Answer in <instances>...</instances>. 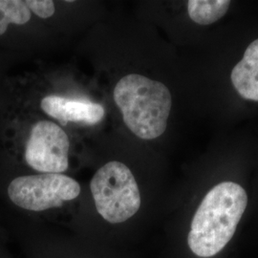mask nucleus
I'll use <instances>...</instances> for the list:
<instances>
[{"label": "nucleus", "mask_w": 258, "mask_h": 258, "mask_svg": "<svg viewBox=\"0 0 258 258\" xmlns=\"http://www.w3.org/2000/svg\"><path fill=\"white\" fill-rule=\"evenodd\" d=\"M231 83L242 98L258 102V39L249 44L232 69Z\"/></svg>", "instance_id": "nucleus-7"}, {"label": "nucleus", "mask_w": 258, "mask_h": 258, "mask_svg": "<svg viewBox=\"0 0 258 258\" xmlns=\"http://www.w3.org/2000/svg\"><path fill=\"white\" fill-rule=\"evenodd\" d=\"M40 107L47 115L63 124L69 121L96 124L103 119L105 114L103 106L99 103L55 95L43 98Z\"/></svg>", "instance_id": "nucleus-6"}, {"label": "nucleus", "mask_w": 258, "mask_h": 258, "mask_svg": "<svg viewBox=\"0 0 258 258\" xmlns=\"http://www.w3.org/2000/svg\"><path fill=\"white\" fill-rule=\"evenodd\" d=\"M113 97L125 125L137 137L154 140L164 134L172 105L164 83L140 74L126 75L116 84Z\"/></svg>", "instance_id": "nucleus-2"}, {"label": "nucleus", "mask_w": 258, "mask_h": 258, "mask_svg": "<svg viewBox=\"0 0 258 258\" xmlns=\"http://www.w3.org/2000/svg\"><path fill=\"white\" fill-rule=\"evenodd\" d=\"M32 12L26 0H0V36L10 25H24L30 21Z\"/></svg>", "instance_id": "nucleus-9"}, {"label": "nucleus", "mask_w": 258, "mask_h": 258, "mask_svg": "<svg viewBox=\"0 0 258 258\" xmlns=\"http://www.w3.org/2000/svg\"><path fill=\"white\" fill-rule=\"evenodd\" d=\"M248 205L246 190L234 182L215 185L194 214L187 243L194 254L212 257L224 249L236 231Z\"/></svg>", "instance_id": "nucleus-1"}, {"label": "nucleus", "mask_w": 258, "mask_h": 258, "mask_svg": "<svg viewBox=\"0 0 258 258\" xmlns=\"http://www.w3.org/2000/svg\"><path fill=\"white\" fill-rule=\"evenodd\" d=\"M28 8L40 19H49L54 16L55 3L52 0H26Z\"/></svg>", "instance_id": "nucleus-10"}, {"label": "nucleus", "mask_w": 258, "mask_h": 258, "mask_svg": "<svg viewBox=\"0 0 258 258\" xmlns=\"http://www.w3.org/2000/svg\"><path fill=\"white\" fill-rule=\"evenodd\" d=\"M69 138L63 129L50 120H39L30 130L24 146V160L33 169L61 174L68 169Z\"/></svg>", "instance_id": "nucleus-5"}, {"label": "nucleus", "mask_w": 258, "mask_h": 258, "mask_svg": "<svg viewBox=\"0 0 258 258\" xmlns=\"http://www.w3.org/2000/svg\"><path fill=\"white\" fill-rule=\"evenodd\" d=\"M229 0H189V18L200 25H210L223 18L230 7Z\"/></svg>", "instance_id": "nucleus-8"}, {"label": "nucleus", "mask_w": 258, "mask_h": 258, "mask_svg": "<svg viewBox=\"0 0 258 258\" xmlns=\"http://www.w3.org/2000/svg\"><path fill=\"white\" fill-rule=\"evenodd\" d=\"M90 189L98 212L111 224L134 216L141 207L138 184L128 166L113 161L93 176Z\"/></svg>", "instance_id": "nucleus-3"}, {"label": "nucleus", "mask_w": 258, "mask_h": 258, "mask_svg": "<svg viewBox=\"0 0 258 258\" xmlns=\"http://www.w3.org/2000/svg\"><path fill=\"white\" fill-rule=\"evenodd\" d=\"M81 194V185L64 174L43 173L19 176L7 186L10 201L22 210L42 212L59 208L66 201L76 199Z\"/></svg>", "instance_id": "nucleus-4"}]
</instances>
